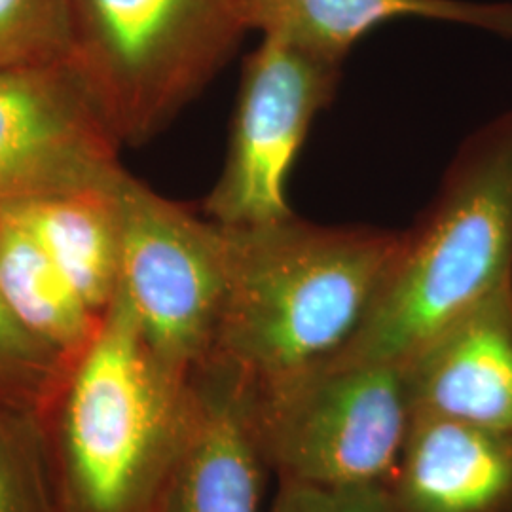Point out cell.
Segmentation results:
<instances>
[{
	"label": "cell",
	"instance_id": "6da1fadb",
	"mask_svg": "<svg viewBox=\"0 0 512 512\" xmlns=\"http://www.w3.org/2000/svg\"><path fill=\"white\" fill-rule=\"evenodd\" d=\"M226 232L230 283L209 359L251 391L293 380L346 348L401 245L395 232L296 215Z\"/></svg>",
	"mask_w": 512,
	"mask_h": 512
},
{
	"label": "cell",
	"instance_id": "e0dca14e",
	"mask_svg": "<svg viewBox=\"0 0 512 512\" xmlns=\"http://www.w3.org/2000/svg\"><path fill=\"white\" fill-rule=\"evenodd\" d=\"M65 0H0V69L67 61Z\"/></svg>",
	"mask_w": 512,
	"mask_h": 512
},
{
	"label": "cell",
	"instance_id": "3957f363",
	"mask_svg": "<svg viewBox=\"0 0 512 512\" xmlns=\"http://www.w3.org/2000/svg\"><path fill=\"white\" fill-rule=\"evenodd\" d=\"M512 279V109L461 145L363 325L330 365H408Z\"/></svg>",
	"mask_w": 512,
	"mask_h": 512
},
{
	"label": "cell",
	"instance_id": "2e32d148",
	"mask_svg": "<svg viewBox=\"0 0 512 512\" xmlns=\"http://www.w3.org/2000/svg\"><path fill=\"white\" fill-rule=\"evenodd\" d=\"M71 365L23 329L0 298V406L38 412Z\"/></svg>",
	"mask_w": 512,
	"mask_h": 512
},
{
	"label": "cell",
	"instance_id": "9a60e30c",
	"mask_svg": "<svg viewBox=\"0 0 512 512\" xmlns=\"http://www.w3.org/2000/svg\"><path fill=\"white\" fill-rule=\"evenodd\" d=\"M0 512H57L37 412L0 406Z\"/></svg>",
	"mask_w": 512,
	"mask_h": 512
},
{
	"label": "cell",
	"instance_id": "277c9868",
	"mask_svg": "<svg viewBox=\"0 0 512 512\" xmlns=\"http://www.w3.org/2000/svg\"><path fill=\"white\" fill-rule=\"evenodd\" d=\"M69 54L112 133L164 131L255 31V0H65Z\"/></svg>",
	"mask_w": 512,
	"mask_h": 512
},
{
	"label": "cell",
	"instance_id": "5b68a950",
	"mask_svg": "<svg viewBox=\"0 0 512 512\" xmlns=\"http://www.w3.org/2000/svg\"><path fill=\"white\" fill-rule=\"evenodd\" d=\"M245 391L266 465L289 482L387 486L414 421L408 368L397 363H327Z\"/></svg>",
	"mask_w": 512,
	"mask_h": 512
},
{
	"label": "cell",
	"instance_id": "30bf717a",
	"mask_svg": "<svg viewBox=\"0 0 512 512\" xmlns=\"http://www.w3.org/2000/svg\"><path fill=\"white\" fill-rule=\"evenodd\" d=\"M406 368L414 414L512 433V279Z\"/></svg>",
	"mask_w": 512,
	"mask_h": 512
},
{
	"label": "cell",
	"instance_id": "52a82bcc",
	"mask_svg": "<svg viewBox=\"0 0 512 512\" xmlns=\"http://www.w3.org/2000/svg\"><path fill=\"white\" fill-rule=\"evenodd\" d=\"M338 76L340 65L262 35L243 65L224 167L203 202L207 219L255 228L294 215L287 177L313 118L332 101Z\"/></svg>",
	"mask_w": 512,
	"mask_h": 512
},
{
	"label": "cell",
	"instance_id": "5bb4252c",
	"mask_svg": "<svg viewBox=\"0 0 512 512\" xmlns=\"http://www.w3.org/2000/svg\"><path fill=\"white\" fill-rule=\"evenodd\" d=\"M0 298L40 344L74 363L103 323L18 211H0Z\"/></svg>",
	"mask_w": 512,
	"mask_h": 512
},
{
	"label": "cell",
	"instance_id": "4fadbf2b",
	"mask_svg": "<svg viewBox=\"0 0 512 512\" xmlns=\"http://www.w3.org/2000/svg\"><path fill=\"white\" fill-rule=\"evenodd\" d=\"M124 175L122 167L109 179L14 209L37 234L74 291L99 315L109 310L120 283Z\"/></svg>",
	"mask_w": 512,
	"mask_h": 512
},
{
	"label": "cell",
	"instance_id": "8992f818",
	"mask_svg": "<svg viewBox=\"0 0 512 512\" xmlns=\"http://www.w3.org/2000/svg\"><path fill=\"white\" fill-rule=\"evenodd\" d=\"M120 283L148 348L190 376L215 349L230 283L224 226L164 198L126 171L120 186Z\"/></svg>",
	"mask_w": 512,
	"mask_h": 512
},
{
	"label": "cell",
	"instance_id": "ac0fdd59",
	"mask_svg": "<svg viewBox=\"0 0 512 512\" xmlns=\"http://www.w3.org/2000/svg\"><path fill=\"white\" fill-rule=\"evenodd\" d=\"M268 512H395L387 486H315L279 480Z\"/></svg>",
	"mask_w": 512,
	"mask_h": 512
},
{
	"label": "cell",
	"instance_id": "ba28073f",
	"mask_svg": "<svg viewBox=\"0 0 512 512\" xmlns=\"http://www.w3.org/2000/svg\"><path fill=\"white\" fill-rule=\"evenodd\" d=\"M120 150L69 61L0 69V211L109 179Z\"/></svg>",
	"mask_w": 512,
	"mask_h": 512
},
{
	"label": "cell",
	"instance_id": "7a4b0ae2",
	"mask_svg": "<svg viewBox=\"0 0 512 512\" xmlns=\"http://www.w3.org/2000/svg\"><path fill=\"white\" fill-rule=\"evenodd\" d=\"M190 376L148 348L116 293L38 410L57 512H158L192 418Z\"/></svg>",
	"mask_w": 512,
	"mask_h": 512
},
{
	"label": "cell",
	"instance_id": "9c48e42d",
	"mask_svg": "<svg viewBox=\"0 0 512 512\" xmlns=\"http://www.w3.org/2000/svg\"><path fill=\"white\" fill-rule=\"evenodd\" d=\"M190 382V427L158 512H260L268 465L245 387L213 359Z\"/></svg>",
	"mask_w": 512,
	"mask_h": 512
},
{
	"label": "cell",
	"instance_id": "8fae6325",
	"mask_svg": "<svg viewBox=\"0 0 512 512\" xmlns=\"http://www.w3.org/2000/svg\"><path fill=\"white\" fill-rule=\"evenodd\" d=\"M387 492L395 512H512V433L414 414Z\"/></svg>",
	"mask_w": 512,
	"mask_h": 512
},
{
	"label": "cell",
	"instance_id": "7c38bea8",
	"mask_svg": "<svg viewBox=\"0 0 512 512\" xmlns=\"http://www.w3.org/2000/svg\"><path fill=\"white\" fill-rule=\"evenodd\" d=\"M399 18L437 19L512 37V4L465 0H255V31L342 65L378 25Z\"/></svg>",
	"mask_w": 512,
	"mask_h": 512
}]
</instances>
